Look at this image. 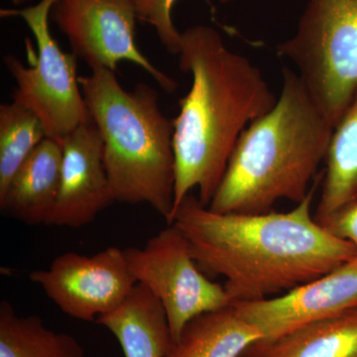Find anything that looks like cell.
Wrapping results in <instances>:
<instances>
[{"label": "cell", "instance_id": "1", "mask_svg": "<svg viewBox=\"0 0 357 357\" xmlns=\"http://www.w3.org/2000/svg\"><path fill=\"white\" fill-rule=\"evenodd\" d=\"M321 177H317L307 198L287 213H215L190 194L171 225L187 239L199 268L225 277L223 287L232 302L279 296L356 256L349 241L328 231L312 213Z\"/></svg>", "mask_w": 357, "mask_h": 357}, {"label": "cell", "instance_id": "2", "mask_svg": "<svg viewBox=\"0 0 357 357\" xmlns=\"http://www.w3.org/2000/svg\"><path fill=\"white\" fill-rule=\"evenodd\" d=\"M178 57L181 70L192 76V86L174 119L172 220L195 188L201 203L210 206L241 134L273 109L278 98L261 70L227 48L211 26L195 25L181 32Z\"/></svg>", "mask_w": 357, "mask_h": 357}, {"label": "cell", "instance_id": "3", "mask_svg": "<svg viewBox=\"0 0 357 357\" xmlns=\"http://www.w3.org/2000/svg\"><path fill=\"white\" fill-rule=\"evenodd\" d=\"M282 77L273 109L237 141L211 211L269 213L281 199L299 204L311 192L335 128L295 70L284 67Z\"/></svg>", "mask_w": 357, "mask_h": 357}, {"label": "cell", "instance_id": "4", "mask_svg": "<svg viewBox=\"0 0 357 357\" xmlns=\"http://www.w3.org/2000/svg\"><path fill=\"white\" fill-rule=\"evenodd\" d=\"M84 102L100 130L115 202L148 204L170 225L175 199L174 119L146 84L122 88L115 72L79 77Z\"/></svg>", "mask_w": 357, "mask_h": 357}, {"label": "cell", "instance_id": "5", "mask_svg": "<svg viewBox=\"0 0 357 357\" xmlns=\"http://www.w3.org/2000/svg\"><path fill=\"white\" fill-rule=\"evenodd\" d=\"M276 51L335 128L357 91V0H307L295 33Z\"/></svg>", "mask_w": 357, "mask_h": 357}, {"label": "cell", "instance_id": "6", "mask_svg": "<svg viewBox=\"0 0 357 357\" xmlns=\"http://www.w3.org/2000/svg\"><path fill=\"white\" fill-rule=\"evenodd\" d=\"M57 0L2 9L1 17H20L36 40L38 55L32 67L7 55L4 65L13 77V102L32 110L43 123L47 137L62 143L75 129L91 121L77 76V57L62 51L50 31L52 7Z\"/></svg>", "mask_w": 357, "mask_h": 357}, {"label": "cell", "instance_id": "7", "mask_svg": "<svg viewBox=\"0 0 357 357\" xmlns=\"http://www.w3.org/2000/svg\"><path fill=\"white\" fill-rule=\"evenodd\" d=\"M129 270L165 310L173 342L192 319L234 304L223 286L206 278L192 257L187 239L174 225L142 248L124 249Z\"/></svg>", "mask_w": 357, "mask_h": 357}, {"label": "cell", "instance_id": "8", "mask_svg": "<svg viewBox=\"0 0 357 357\" xmlns=\"http://www.w3.org/2000/svg\"><path fill=\"white\" fill-rule=\"evenodd\" d=\"M51 20L67 37L73 54L93 70L115 72L128 61L148 73L167 93L178 84L155 67L136 44V0H57Z\"/></svg>", "mask_w": 357, "mask_h": 357}, {"label": "cell", "instance_id": "9", "mask_svg": "<svg viewBox=\"0 0 357 357\" xmlns=\"http://www.w3.org/2000/svg\"><path fill=\"white\" fill-rule=\"evenodd\" d=\"M30 280L70 318L93 321L121 306L137 282L124 249L109 248L95 255H59L47 269L35 270Z\"/></svg>", "mask_w": 357, "mask_h": 357}, {"label": "cell", "instance_id": "10", "mask_svg": "<svg viewBox=\"0 0 357 357\" xmlns=\"http://www.w3.org/2000/svg\"><path fill=\"white\" fill-rule=\"evenodd\" d=\"M236 311L275 340L357 307V261L344 263L323 276L273 298L234 303Z\"/></svg>", "mask_w": 357, "mask_h": 357}, {"label": "cell", "instance_id": "11", "mask_svg": "<svg viewBox=\"0 0 357 357\" xmlns=\"http://www.w3.org/2000/svg\"><path fill=\"white\" fill-rule=\"evenodd\" d=\"M60 192L49 225L79 229L115 202L105 162L102 135L89 121L62 143Z\"/></svg>", "mask_w": 357, "mask_h": 357}, {"label": "cell", "instance_id": "12", "mask_svg": "<svg viewBox=\"0 0 357 357\" xmlns=\"http://www.w3.org/2000/svg\"><path fill=\"white\" fill-rule=\"evenodd\" d=\"M62 161V144L45 138L0 195L2 213L25 225H49L60 192Z\"/></svg>", "mask_w": 357, "mask_h": 357}, {"label": "cell", "instance_id": "13", "mask_svg": "<svg viewBox=\"0 0 357 357\" xmlns=\"http://www.w3.org/2000/svg\"><path fill=\"white\" fill-rule=\"evenodd\" d=\"M96 323L117 338L126 357H166L173 344L165 310L141 284L121 306L100 316Z\"/></svg>", "mask_w": 357, "mask_h": 357}, {"label": "cell", "instance_id": "14", "mask_svg": "<svg viewBox=\"0 0 357 357\" xmlns=\"http://www.w3.org/2000/svg\"><path fill=\"white\" fill-rule=\"evenodd\" d=\"M241 357H357V307L275 340H261Z\"/></svg>", "mask_w": 357, "mask_h": 357}, {"label": "cell", "instance_id": "15", "mask_svg": "<svg viewBox=\"0 0 357 357\" xmlns=\"http://www.w3.org/2000/svg\"><path fill=\"white\" fill-rule=\"evenodd\" d=\"M262 333L230 306L204 312L185 326L166 357H241Z\"/></svg>", "mask_w": 357, "mask_h": 357}, {"label": "cell", "instance_id": "16", "mask_svg": "<svg viewBox=\"0 0 357 357\" xmlns=\"http://www.w3.org/2000/svg\"><path fill=\"white\" fill-rule=\"evenodd\" d=\"M321 184L317 222L357 203V91L333 128Z\"/></svg>", "mask_w": 357, "mask_h": 357}, {"label": "cell", "instance_id": "17", "mask_svg": "<svg viewBox=\"0 0 357 357\" xmlns=\"http://www.w3.org/2000/svg\"><path fill=\"white\" fill-rule=\"evenodd\" d=\"M0 357H86L77 338L47 328L38 316H18L0 303Z\"/></svg>", "mask_w": 357, "mask_h": 357}, {"label": "cell", "instance_id": "18", "mask_svg": "<svg viewBox=\"0 0 357 357\" xmlns=\"http://www.w3.org/2000/svg\"><path fill=\"white\" fill-rule=\"evenodd\" d=\"M46 137L43 123L32 110L15 102L0 105V195Z\"/></svg>", "mask_w": 357, "mask_h": 357}, {"label": "cell", "instance_id": "19", "mask_svg": "<svg viewBox=\"0 0 357 357\" xmlns=\"http://www.w3.org/2000/svg\"><path fill=\"white\" fill-rule=\"evenodd\" d=\"M177 0H136L138 20L151 25L166 50L178 56L181 47V32L174 24L173 7ZM227 4L234 0H218Z\"/></svg>", "mask_w": 357, "mask_h": 357}, {"label": "cell", "instance_id": "20", "mask_svg": "<svg viewBox=\"0 0 357 357\" xmlns=\"http://www.w3.org/2000/svg\"><path fill=\"white\" fill-rule=\"evenodd\" d=\"M335 236L349 241L354 245L357 261V203L337 211L319 222Z\"/></svg>", "mask_w": 357, "mask_h": 357}, {"label": "cell", "instance_id": "21", "mask_svg": "<svg viewBox=\"0 0 357 357\" xmlns=\"http://www.w3.org/2000/svg\"><path fill=\"white\" fill-rule=\"evenodd\" d=\"M13 1L15 6H21V4H24L27 1H30V0H13Z\"/></svg>", "mask_w": 357, "mask_h": 357}]
</instances>
